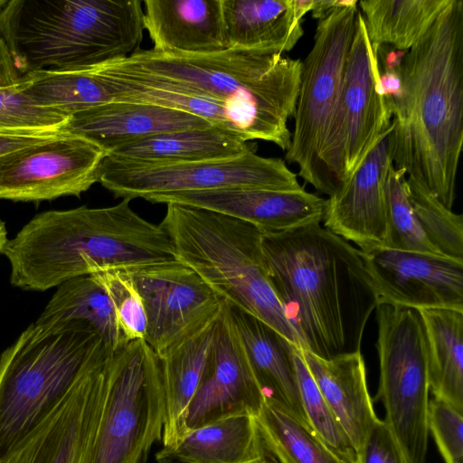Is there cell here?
I'll return each mask as SVG.
<instances>
[{"instance_id":"603a6c76","label":"cell","mask_w":463,"mask_h":463,"mask_svg":"<svg viewBox=\"0 0 463 463\" xmlns=\"http://www.w3.org/2000/svg\"><path fill=\"white\" fill-rule=\"evenodd\" d=\"M144 30L153 50L203 55L225 50L222 0H145Z\"/></svg>"},{"instance_id":"3957f363","label":"cell","mask_w":463,"mask_h":463,"mask_svg":"<svg viewBox=\"0 0 463 463\" xmlns=\"http://www.w3.org/2000/svg\"><path fill=\"white\" fill-rule=\"evenodd\" d=\"M129 203L34 216L3 250L11 264L12 285L43 291L100 270L176 260L168 234L134 212Z\"/></svg>"},{"instance_id":"7a4b0ae2","label":"cell","mask_w":463,"mask_h":463,"mask_svg":"<svg viewBox=\"0 0 463 463\" xmlns=\"http://www.w3.org/2000/svg\"><path fill=\"white\" fill-rule=\"evenodd\" d=\"M392 102L396 169L452 210L463 146V1L450 0L400 68Z\"/></svg>"},{"instance_id":"4dcf8cb0","label":"cell","mask_w":463,"mask_h":463,"mask_svg":"<svg viewBox=\"0 0 463 463\" xmlns=\"http://www.w3.org/2000/svg\"><path fill=\"white\" fill-rule=\"evenodd\" d=\"M254 418L267 450L278 463H348L269 400Z\"/></svg>"},{"instance_id":"484cf974","label":"cell","mask_w":463,"mask_h":463,"mask_svg":"<svg viewBox=\"0 0 463 463\" xmlns=\"http://www.w3.org/2000/svg\"><path fill=\"white\" fill-rule=\"evenodd\" d=\"M228 129L211 126L165 132L122 145L108 156L146 163L222 160L256 152V146Z\"/></svg>"},{"instance_id":"cb8c5ba5","label":"cell","mask_w":463,"mask_h":463,"mask_svg":"<svg viewBox=\"0 0 463 463\" xmlns=\"http://www.w3.org/2000/svg\"><path fill=\"white\" fill-rule=\"evenodd\" d=\"M301 351L321 394L359 454L369 429L378 418L368 391L361 351L329 359Z\"/></svg>"},{"instance_id":"8d00e7d4","label":"cell","mask_w":463,"mask_h":463,"mask_svg":"<svg viewBox=\"0 0 463 463\" xmlns=\"http://www.w3.org/2000/svg\"><path fill=\"white\" fill-rule=\"evenodd\" d=\"M428 429L445 463H463L462 412L438 399L429 402Z\"/></svg>"},{"instance_id":"e0dca14e","label":"cell","mask_w":463,"mask_h":463,"mask_svg":"<svg viewBox=\"0 0 463 463\" xmlns=\"http://www.w3.org/2000/svg\"><path fill=\"white\" fill-rule=\"evenodd\" d=\"M264 402L225 303L203 373L187 410L186 433L232 416L256 417Z\"/></svg>"},{"instance_id":"44dd1931","label":"cell","mask_w":463,"mask_h":463,"mask_svg":"<svg viewBox=\"0 0 463 463\" xmlns=\"http://www.w3.org/2000/svg\"><path fill=\"white\" fill-rule=\"evenodd\" d=\"M226 307L265 400L273 402L310 429L294 364L297 345L252 315L227 303Z\"/></svg>"},{"instance_id":"d590c367","label":"cell","mask_w":463,"mask_h":463,"mask_svg":"<svg viewBox=\"0 0 463 463\" xmlns=\"http://www.w3.org/2000/svg\"><path fill=\"white\" fill-rule=\"evenodd\" d=\"M17 86L0 90V131L60 133L69 117L55 109L34 105L18 91Z\"/></svg>"},{"instance_id":"30bf717a","label":"cell","mask_w":463,"mask_h":463,"mask_svg":"<svg viewBox=\"0 0 463 463\" xmlns=\"http://www.w3.org/2000/svg\"><path fill=\"white\" fill-rule=\"evenodd\" d=\"M358 1H338L318 20L314 43L302 61L294 129L285 158L298 175L328 195L321 152L337 109L346 59L356 26Z\"/></svg>"},{"instance_id":"5b68a950","label":"cell","mask_w":463,"mask_h":463,"mask_svg":"<svg viewBox=\"0 0 463 463\" xmlns=\"http://www.w3.org/2000/svg\"><path fill=\"white\" fill-rule=\"evenodd\" d=\"M0 33L22 79L78 71L139 51V0H0Z\"/></svg>"},{"instance_id":"ffe728a7","label":"cell","mask_w":463,"mask_h":463,"mask_svg":"<svg viewBox=\"0 0 463 463\" xmlns=\"http://www.w3.org/2000/svg\"><path fill=\"white\" fill-rule=\"evenodd\" d=\"M213 126L194 114L151 103L112 99L69 117L60 132L82 137L109 155L151 136Z\"/></svg>"},{"instance_id":"9c48e42d","label":"cell","mask_w":463,"mask_h":463,"mask_svg":"<svg viewBox=\"0 0 463 463\" xmlns=\"http://www.w3.org/2000/svg\"><path fill=\"white\" fill-rule=\"evenodd\" d=\"M165 405L158 356L134 340L110 357L109 383L86 463H146L162 439Z\"/></svg>"},{"instance_id":"52a82bcc","label":"cell","mask_w":463,"mask_h":463,"mask_svg":"<svg viewBox=\"0 0 463 463\" xmlns=\"http://www.w3.org/2000/svg\"><path fill=\"white\" fill-rule=\"evenodd\" d=\"M177 260L195 271L228 305L269 325L300 348L269 279L262 232L242 220L167 203L159 223Z\"/></svg>"},{"instance_id":"4fadbf2b","label":"cell","mask_w":463,"mask_h":463,"mask_svg":"<svg viewBox=\"0 0 463 463\" xmlns=\"http://www.w3.org/2000/svg\"><path fill=\"white\" fill-rule=\"evenodd\" d=\"M126 271L146 310L144 341L158 357L192 337L221 315L225 301L191 268L175 260Z\"/></svg>"},{"instance_id":"7c38bea8","label":"cell","mask_w":463,"mask_h":463,"mask_svg":"<svg viewBox=\"0 0 463 463\" xmlns=\"http://www.w3.org/2000/svg\"><path fill=\"white\" fill-rule=\"evenodd\" d=\"M297 176L284 160L256 152L190 163H146L106 156L99 182L115 198L146 201L157 194L235 187L299 190L303 186Z\"/></svg>"},{"instance_id":"4316f807","label":"cell","mask_w":463,"mask_h":463,"mask_svg":"<svg viewBox=\"0 0 463 463\" xmlns=\"http://www.w3.org/2000/svg\"><path fill=\"white\" fill-rule=\"evenodd\" d=\"M218 318L158 357L165 405L163 448L175 445L186 434L187 410L203 373Z\"/></svg>"},{"instance_id":"7402d4cb","label":"cell","mask_w":463,"mask_h":463,"mask_svg":"<svg viewBox=\"0 0 463 463\" xmlns=\"http://www.w3.org/2000/svg\"><path fill=\"white\" fill-rule=\"evenodd\" d=\"M315 0H222L226 49L284 54L304 34Z\"/></svg>"},{"instance_id":"b9f144b4","label":"cell","mask_w":463,"mask_h":463,"mask_svg":"<svg viewBox=\"0 0 463 463\" xmlns=\"http://www.w3.org/2000/svg\"><path fill=\"white\" fill-rule=\"evenodd\" d=\"M265 463H278V462L275 459H272V460H269V461H267Z\"/></svg>"},{"instance_id":"6da1fadb","label":"cell","mask_w":463,"mask_h":463,"mask_svg":"<svg viewBox=\"0 0 463 463\" xmlns=\"http://www.w3.org/2000/svg\"><path fill=\"white\" fill-rule=\"evenodd\" d=\"M320 223L262 232V249L300 349L329 359L361 351L378 298L361 250Z\"/></svg>"},{"instance_id":"e575fe53","label":"cell","mask_w":463,"mask_h":463,"mask_svg":"<svg viewBox=\"0 0 463 463\" xmlns=\"http://www.w3.org/2000/svg\"><path fill=\"white\" fill-rule=\"evenodd\" d=\"M90 275L109 298L127 341L144 340L146 332V310L130 276L119 269L100 270Z\"/></svg>"},{"instance_id":"f35d334b","label":"cell","mask_w":463,"mask_h":463,"mask_svg":"<svg viewBox=\"0 0 463 463\" xmlns=\"http://www.w3.org/2000/svg\"><path fill=\"white\" fill-rule=\"evenodd\" d=\"M22 80L7 43L0 33V90L11 89Z\"/></svg>"},{"instance_id":"9a60e30c","label":"cell","mask_w":463,"mask_h":463,"mask_svg":"<svg viewBox=\"0 0 463 463\" xmlns=\"http://www.w3.org/2000/svg\"><path fill=\"white\" fill-rule=\"evenodd\" d=\"M110 357L86 374L0 463H86L106 398Z\"/></svg>"},{"instance_id":"f1b7e54d","label":"cell","mask_w":463,"mask_h":463,"mask_svg":"<svg viewBox=\"0 0 463 463\" xmlns=\"http://www.w3.org/2000/svg\"><path fill=\"white\" fill-rule=\"evenodd\" d=\"M80 321L90 324L113 352L128 343L109 298L91 275L64 281L52 297L37 324Z\"/></svg>"},{"instance_id":"1f68e13d","label":"cell","mask_w":463,"mask_h":463,"mask_svg":"<svg viewBox=\"0 0 463 463\" xmlns=\"http://www.w3.org/2000/svg\"><path fill=\"white\" fill-rule=\"evenodd\" d=\"M411 208L430 243L444 257L463 261V216L444 206L419 184L406 178Z\"/></svg>"},{"instance_id":"836d02e7","label":"cell","mask_w":463,"mask_h":463,"mask_svg":"<svg viewBox=\"0 0 463 463\" xmlns=\"http://www.w3.org/2000/svg\"><path fill=\"white\" fill-rule=\"evenodd\" d=\"M403 170L390 166L384 184L387 234L383 248L440 255L427 240L411 208ZM441 256V255H440Z\"/></svg>"},{"instance_id":"ac0fdd59","label":"cell","mask_w":463,"mask_h":463,"mask_svg":"<svg viewBox=\"0 0 463 463\" xmlns=\"http://www.w3.org/2000/svg\"><path fill=\"white\" fill-rule=\"evenodd\" d=\"M392 123L347 181L331 196L324 226L361 251L383 248L386 241L384 184L392 165Z\"/></svg>"},{"instance_id":"277c9868","label":"cell","mask_w":463,"mask_h":463,"mask_svg":"<svg viewBox=\"0 0 463 463\" xmlns=\"http://www.w3.org/2000/svg\"><path fill=\"white\" fill-rule=\"evenodd\" d=\"M104 67L160 88L226 105L250 119L283 151L290 145L302 61L285 54L225 49L175 55L152 48Z\"/></svg>"},{"instance_id":"2e32d148","label":"cell","mask_w":463,"mask_h":463,"mask_svg":"<svg viewBox=\"0 0 463 463\" xmlns=\"http://www.w3.org/2000/svg\"><path fill=\"white\" fill-rule=\"evenodd\" d=\"M361 253L378 304L463 311V261L388 248Z\"/></svg>"},{"instance_id":"83f0119b","label":"cell","mask_w":463,"mask_h":463,"mask_svg":"<svg viewBox=\"0 0 463 463\" xmlns=\"http://www.w3.org/2000/svg\"><path fill=\"white\" fill-rule=\"evenodd\" d=\"M428 343L430 392L463 412V311L419 310Z\"/></svg>"},{"instance_id":"74e56055","label":"cell","mask_w":463,"mask_h":463,"mask_svg":"<svg viewBox=\"0 0 463 463\" xmlns=\"http://www.w3.org/2000/svg\"><path fill=\"white\" fill-rule=\"evenodd\" d=\"M358 456L359 463H407L392 432L379 418L369 429Z\"/></svg>"},{"instance_id":"d6986e66","label":"cell","mask_w":463,"mask_h":463,"mask_svg":"<svg viewBox=\"0 0 463 463\" xmlns=\"http://www.w3.org/2000/svg\"><path fill=\"white\" fill-rule=\"evenodd\" d=\"M152 203H178L221 213L259 228L280 232L324 220L328 201L299 190L235 187L157 194Z\"/></svg>"},{"instance_id":"5bb4252c","label":"cell","mask_w":463,"mask_h":463,"mask_svg":"<svg viewBox=\"0 0 463 463\" xmlns=\"http://www.w3.org/2000/svg\"><path fill=\"white\" fill-rule=\"evenodd\" d=\"M105 153L64 133L0 156V199L52 200L79 196L99 182Z\"/></svg>"},{"instance_id":"f546056e","label":"cell","mask_w":463,"mask_h":463,"mask_svg":"<svg viewBox=\"0 0 463 463\" xmlns=\"http://www.w3.org/2000/svg\"><path fill=\"white\" fill-rule=\"evenodd\" d=\"M450 0L358 1L374 51L388 45L408 52L427 33Z\"/></svg>"},{"instance_id":"60d3db41","label":"cell","mask_w":463,"mask_h":463,"mask_svg":"<svg viewBox=\"0 0 463 463\" xmlns=\"http://www.w3.org/2000/svg\"><path fill=\"white\" fill-rule=\"evenodd\" d=\"M6 230L4 222L0 220V253L3 252L5 245L7 241Z\"/></svg>"},{"instance_id":"d6a6232c","label":"cell","mask_w":463,"mask_h":463,"mask_svg":"<svg viewBox=\"0 0 463 463\" xmlns=\"http://www.w3.org/2000/svg\"><path fill=\"white\" fill-rule=\"evenodd\" d=\"M294 364L302 406L311 430L338 457L348 463H359L358 453L321 394L298 346L294 350Z\"/></svg>"},{"instance_id":"ab89813d","label":"cell","mask_w":463,"mask_h":463,"mask_svg":"<svg viewBox=\"0 0 463 463\" xmlns=\"http://www.w3.org/2000/svg\"><path fill=\"white\" fill-rule=\"evenodd\" d=\"M58 134L59 133L47 135L0 131V156L21 147L41 142Z\"/></svg>"},{"instance_id":"d4e9b609","label":"cell","mask_w":463,"mask_h":463,"mask_svg":"<svg viewBox=\"0 0 463 463\" xmlns=\"http://www.w3.org/2000/svg\"><path fill=\"white\" fill-rule=\"evenodd\" d=\"M267 450L255 418L238 415L192 430L156 454L159 463H265Z\"/></svg>"},{"instance_id":"8992f818","label":"cell","mask_w":463,"mask_h":463,"mask_svg":"<svg viewBox=\"0 0 463 463\" xmlns=\"http://www.w3.org/2000/svg\"><path fill=\"white\" fill-rule=\"evenodd\" d=\"M114 353L85 322L29 326L0 357V460Z\"/></svg>"},{"instance_id":"8fae6325","label":"cell","mask_w":463,"mask_h":463,"mask_svg":"<svg viewBox=\"0 0 463 463\" xmlns=\"http://www.w3.org/2000/svg\"><path fill=\"white\" fill-rule=\"evenodd\" d=\"M392 118L391 107L381 91L377 51L371 45L358 12L339 103L320 157L328 197L360 165L389 128Z\"/></svg>"},{"instance_id":"ba28073f","label":"cell","mask_w":463,"mask_h":463,"mask_svg":"<svg viewBox=\"0 0 463 463\" xmlns=\"http://www.w3.org/2000/svg\"><path fill=\"white\" fill-rule=\"evenodd\" d=\"M380 377L373 402L385 409L383 420L407 463H427L429 445L428 343L419 310L376 307Z\"/></svg>"}]
</instances>
